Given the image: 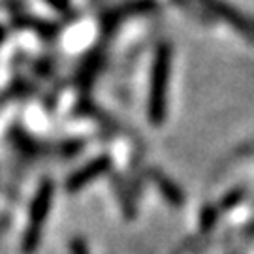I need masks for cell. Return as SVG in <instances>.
<instances>
[{"instance_id":"obj_2","label":"cell","mask_w":254,"mask_h":254,"mask_svg":"<svg viewBox=\"0 0 254 254\" xmlns=\"http://www.w3.org/2000/svg\"><path fill=\"white\" fill-rule=\"evenodd\" d=\"M51 201H53V183L51 179L42 181V185L38 187L34 200L30 203V211H28V224L23 236V253L32 254L36 253V249L40 247L42 241V230L49 215L51 209Z\"/></svg>"},{"instance_id":"obj_8","label":"cell","mask_w":254,"mask_h":254,"mask_svg":"<svg viewBox=\"0 0 254 254\" xmlns=\"http://www.w3.org/2000/svg\"><path fill=\"white\" fill-rule=\"evenodd\" d=\"M2 40H4V30L0 28V42H2Z\"/></svg>"},{"instance_id":"obj_1","label":"cell","mask_w":254,"mask_h":254,"mask_svg":"<svg viewBox=\"0 0 254 254\" xmlns=\"http://www.w3.org/2000/svg\"><path fill=\"white\" fill-rule=\"evenodd\" d=\"M172 73V46L162 44L154 53L149 89V119L154 127H160L168 117V87Z\"/></svg>"},{"instance_id":"obj_7","label":"cell","mask_w":254,"mask_h":254,"mask_svg":"<svg viewBox=\"0 0 254 254\" xmlns=\"http://www.w3.org/2000/svg\"><path fill=\"white\" fill-rule=\"evenodd\" d=\"M215 218H217L215 211H213V209H211V211L205 209V211H203V217H201V228H203V230H209V226H213Z\"/></svg>"},{"instance_id":"obj_4","label":"cell","mask_w":254,"mask_h":254,"mask_svg":"<svg viewBox=\"0 0 254 254\" xmlns=\"http://www.w3.org/2000/svg\"><path fill=\"white\" fill-rule=\"evenodd\" d=\"M203 2V6L207 9H211L215 15H218L220 19H224L226 23H230L234 28L237 30H241V32H245L249 36L254 38V21L253 19L245 17L243 13H239L236 8H232V6H228L224 4L222 0H201Z\"/></svg>"},{"instance_id":"obj_6","label":"cell","mask_w":254,"mask_h":254,"mask_svg":"<svg viewBox=\"0 0 254 254\" xmlns=\"http://www.w3.org/2000/svg\"><path fill=\"white\" fill-rule=\"evenodd\" d=\"M70 253L72 254H89V249L85 245V241L83 239H72L70 241Z\"/></svg>"},{"instance_id":"obj_5","label":"cell","mask_w":254,"mask_h":254,"mask_svg":"<svg viewBox=\"0 0 254 254\" xmlns=\"http://www.w3.org/2000/svg\"><path fill=\"white\" fill-rule=\"evenodd\" d=\"M151 177H153V181L156 183L158 190L164 194V198L170 201L172 205H175V207L183 205V201H185V196H183L181 189H179L175 183L170 181L168 177H164L162 173H158V172H151Z\"/></svg>"},{"instance_id":"obj_3","label":"cell","mask_w":254,"mask_h":254,"mask_svg":"<svg viewBox=\"0 0 254 254\" xmlns=\"http://www.w3.org/2000/svg\"><path fill=\"white\" fill-rule=\"evenodd\" d=\"M111 168V158L109 156H98L91 160L89 164H85L81 170L73 172L68 181H66V190L68 192H79L81 189H85L89 183H92L94 179H98L100 175L109 172Z\"/></svg>"}]
</instances>
